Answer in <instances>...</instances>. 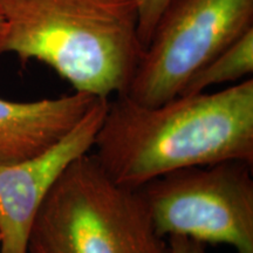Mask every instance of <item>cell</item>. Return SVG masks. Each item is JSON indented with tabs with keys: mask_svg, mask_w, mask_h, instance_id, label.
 <instances>
[{
	"mask_svg": "<svg viewBox=\"0 0 253 253\" xmlns=\"http://www.w3.org/2000/svg\"><path fill=\"white\" fill-rule=\"evenodd\" d=\"M170 253H208L204 243L184 236L168 237Z\"/></svg>",
	"mask_w": 253,
	"mask_h": 253,
	"instance_id": "30bf717a",
	"label": "cell"
},
{
	"mask_svg": "<svg viewBox=\"0 0 253 253\" xmlns=\"http://www.w3.org/2000/svg\"><path fill=\"white\" fill-rule=\"evenodd\" d=\"M253 73V28L205 63L189 79L179 95L203 93L207 88L238 81Z\"/></svg>",
	"mask_w": 253,
	"mask_h": 253,
	"instance_id": "ba28073f",
	"label": "cell"
},
{
	"mask_svg": "<svg viewBox=\"0 0 253 253\" xmlns=\"http://www.w3.org/2000/svg\"><path fill=\"white\" fill-rule=\"evenodd\" d=\"M27 253H170L137 189L113 181L91 154L63 170L32 225Z\"/></svg>",
	"mask_w": 253,
	"mask_h": 253,
	"instance_id": "3957f363",
	"label": "cell"
},
{
	"mask_svg": "<svg viewBox=\"0 0 253 253\" xmlns=\"http://www.w3.org/2000/svg\"><path fill=\"white\" fill-rule=\"evenodd\" d=\"M0 55L37 60L79 93L128 91L144 48L134 0H0Z\"/></svg>",
	"mask_w": 253,
	"mask_h": 253,
	"instance_id": "7a4b0ae2",
	"label": "cell"
},
{
	"mask_svg": "<svg viewBox=\"0 0 253 253\" xmlns=\"http://www.w3.org/2000/svg\"><path fill=\"white\" fill-rule=\"evenodd\" d=\"M251 28L253 0H172L126 96L145 107L175 99L198 69Z\"/></svg>",
	"mask_w": 253,
	"mask_h": 253,
	"instance_id": "5b68a950",
	"label": "cell"
},
{
	"mask_svg": "<svg viewBox=\"0 0 253 253\" xmlns=\"http://www.w3.org/2000/svg\"><path fill=\"white\" fill-rule=\"evenodd\" d=\"M253 164L224 161L179 169L138 188L155 230L253 253Z\"/></svg>",
	"mask_w": 253,
	"mask_h": 253,
	"instance_id": "277c9868",
	"label": "cell"
},
{
	"mask_svg": "<svg viewBox=\"0 0 253 253\" xmlns=\"http://www.w3.org/2000/svg\"><path fill=\"white\" fill-rule=\"evenodd\" d=\"M138 13V37L145 48L158 19L172 0H134Z\"/></svg>",
	"mask_w": 253,
	"mask_h": 253,
	"instance_id": "9c48e42d",
	"label": "cell"
},
{
	"mask_svg": "<svg viewBox=\"0 0 253 253\" xmlns=\"http://www.w3.org/2000/svg\"><path fill=\"white\" fill-rule=\"evenodd\" d=\"M109 99L97 97L58 143L23 162L0 166V253H27L33 221L63 170L93 149Z\"/></svg>",
	"mask_w": 253,
	"mask_h": 253,
	"instance_id": "8992f818",
	"label": "cell"
},
{
	"mask_svg": "<svg viewBox=\"0 0 253 253\" xmlns=\"http://www.w3.org/2000/svg\"><path fill=\"white\" fill-rule=\"evenodd\" d=\"M96 99L79 91L31 102L0 99V166L48 150L77 126Z\"/></svg>",
	"mask_w": 253,
	"mask_h": 253,
	"instance_id": "52a82bcc",
	"label": "cell"
},
{
	"mask_svg": "<svg viewBox=\"0 0 253 253\" xmlns=\"http://www.w3.org/2000/svg\"><path fill=\"white\" fill-rule=\"evenodd\" d=\"M93 149L103 171L131 189L185 168L231 160L253 164V80L156 107L116 96Z\"/></svg>",
	"mask_w": 253,
	"mask_h": 253,
	"instance_id": "6da1fadb",
	"label": "cell"
},
{
	"mask_svg": "<svg viewBox=\"0 0 253 253\" xmlns=\"http://www.w3.org/2000/svg\"><path fill=\"white\" fill-rule=\"evenodd\" d=\"M4 33H5V21L1 13H0V46H1V41H2V38H4Z\"/></svg>",
	"mask_w": 253,
	"mask_h": 253,
	"instance_id": "8fae6325",
	"label": "cell"
}]
</instances>
